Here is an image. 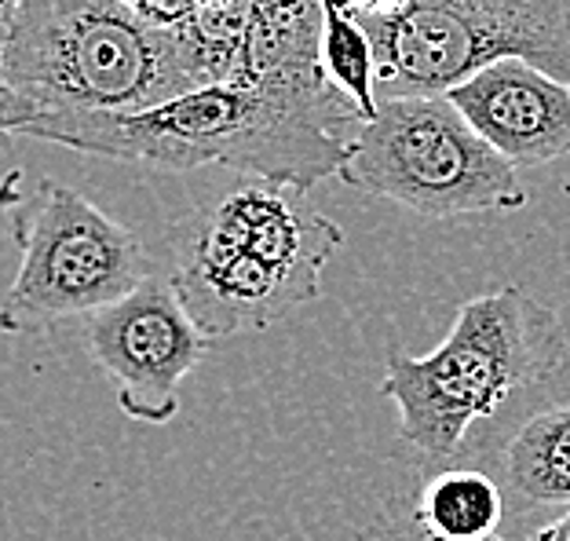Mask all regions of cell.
<instances>
[{"mask_svg": "<svg viewBox=\"0 0 570 541\" xmlns=\"http://www.w3.org/2000/svg\"><path fill=\"white\" fill-rule=\"evenodd\" d=\"M355 16L377 48V96L450 92L498 59L570 85V0H410L392 16Z\"/></svg>", "mask_w": 570, "mask_h": 541, "instance_id": "obj_5", "label": "cell"}, {"mask_svg": "<svg viewBox=\"0 0 570 541\" xmlns=\"http://www.w3.org/2000/svg\"><path fill=\"white\" fill-rule=\"evenodd\" d=\"M22 201H26V190H22V169H11L4 179H0V213L19 209Z\"/></svg>", "mask_w": 570, "mask_h": 541, "instance_id": "obj_16", "label": "cell"}, {"mask_svg": "<svg viewBox=\"0 0 570 541\" xmlns=\"http://www.w3.org/2000/svg\"><path fill=\"white\" fill-rule=\"evenodd\" d=\"M355 541H450V538H439V534L428 531V527L410 512L406 494H399V498L387 501V505L366 527H362ZM479 541H501V538L490 534V538H479Z\"/></svg>", "mask_w": 570, "mask_h": 541, "instance_id": "obj_13", "label": "cell"}, {"mask_svg": "<svg viewBox=\"0 0 570 541\" xmlns=\"http://www.w3.org/2000/svg\"><path fill=\"white\" fill-rule=\"evenodd\" d=\"M128 8H136L142 19H150L154 26H165V30H176V26H184L194 11L202 4L198 0H125Z\"/></svg>", "mask_w": 570, "mask_h": 541, "instance_id": "obj_15", "label": "cell"}, {"mask_svg": "<svg viewBox=\"0 0 570 541\" xmlns=\"http://www.w3.org/2000/svg\"><path fill=\"white\" fill-rule=\"evenodd\" d=\"M410 0H352V8L362 16H392V11L406 8Z\"/></svg>", "mask_w": 570, "mask_h": 541, "instance_id": "obj_17", "label": "cell"}, {"mask_svg": "<svg viewBox=\"0 0 570 541\" xmlns=\"http://www.w3.org/2000/svg\"><path fill=\"white\" fill-rule=\"evenodd\" d=\"M85 347L107 373L125 417L168 424L179 388L209 352V333L176 296L173 282L147 275L136 289L81 318Z\"/></svg>", "mask_w": 570, "mask_h": 541, "instance_id": "obj_7", "label": "cell"}, {"mask_svg": "<svg viewBox=\"0 0 570 541\" xmlns=\"http://www.w3.org/2000/svg\"><path fill=\"white\" fill-rule=\"evenodd\" d=\"M4 73L37 118L142 110L198 85L179 33L125 0H22Z\"/></svg>", "mask_w": 570, "mask_h": 541, "instance_id": "obj_3", "label": "cell"}, {"mask_svg": "<svg viewBox=\"0 0 570 541\" xmlns=\"http://www.w3.org/2000/svg\"><path fill=\"white\" fill-rule=\"evenodd\" d=\"M560 531H563V534L570 538V512H567V520H560Z\"/></svg>", "mask_w": 570, "mask_h": 541, "instance_id": "obj_19", "label": "cell"}, {"mask_svg": "<svg viewBox=\"0 0 570 541\" xmlns=\"http://www.w3.org/2000/svg\"><path fill=\"white\" fill-rule=\"evenodd\" d=\"M501 483L527 505H570V399L534 410L509 435Z\"/></svg>", "mask_w": 570, "mask_h": 541, "instance_id": "obj_11", "label": "cell"}, {"mask_svg": "<svg viewBox=\"0 0 570 541\" xmlns=\"http://www.w3.org/2000/svg\"><path fill=\"white\" fill-rule=\"evenodd\" d=\"M362 121L355 99L344 92L315 99L242 81H209L142 110L45 114L19 136L158 173L224 165L242 176L311 190L341 176L347 144Z\"/></svg>", "mask_w": 570, "mask_h": 541, "instance_id": "obj_1", "label": "cell"}, {"mask_svg": "<svg viewBox=\"0 0 570 541\" xmlns=\"http://www.w3.org/2000/svg\"><path fill=\"white\" fill-rule=\"evenodd\" d=\"M341 179L428 220L527 205L520 169L475 132L446 92L381 96L377 114L347 144Z\"/></svg>", "mask_w": 570, "mask_h": 541, "instance_id": "obj_4", "label": "cell"}, {"mask_svg": "<svg viewBox=\"0 0 570 541\" xmlns=\"http://www.w3.org/2000/svg\"><path fill=\"white\" fill-rule=\"evenodd\" d=\"M326 4V26H322V67L330 81L341 88L347 99H355L362 118H373L381 107L377 96V48H373L370 30L352 11V4Z\"/></svg>", "mask_w": 570, "mask_h": 541, "instance_id": "obj_12", "label": "cell"}, {"mask_svg": "<svg viewBox=\"0 0 570 541\" xmlns=\"http://www.w3.org/2000/svg\"><path fill=\"white\" fill-rule=\"evenodd\" d=\"M11 213V235L22 260L0 301L4 333L22 337L85 318L150 275L147 249L136 230L118 224L73 187L37 179L26 201Z\"/></svg>", "mask_w": 570, "mask_h": 541, "instance_id": "obj_6", "label": "cell"}, {"mask_svg": "<svg viewBox=\"0 0 570 541\" xmlns=\"http://www.w3.org/2000/svg\"><path fill=\"white\" fill-rule=\"evenodd\" d=\"M168 249H173L168 282L194 322L209 333V341L267 329L296 307L318 301L315 289L227 235L205 205L173 224Z\"/></svg>", "mask_w": 570, "mask_h": 541, "instance_id": "obj_8", "label": "cell"}, {"mask_svg": "<svg viewBox=\"0 0 570 541\" xmlns=\"http://www.w3.org/2000/svg\"><path fill=\"white\" fill-rule=\"evenodd\" d=\"M570 366V326L523 286L464 301L428 355L392 347L381 395L399 410V443L424 461L464 458L472 424Z\"/></svg>", "mask_w": 570, "mask_h": 541, "instance_id": "obj_2", "label": "cell"}, {"mask_svg": "<svg viewBox=\"0 0 570 541\" xmlns=\"http://www.w3.org/2000/svg\"><path fill=\"white\" fill-rule=\"evenodd\" d=\"M22 0H0V26H11V19H16Z\"/></svg>", "mask_w": 570, "mask_h": 541, "instance_id": "obj_18", "label": "cell"}, {"mask_svg": "<svg viewBox=\"0 0 570 541\" xmlns=\"http://www.w3.org/2000/svg\"><path fill=\"white\" fill-rule=\"evenodd\" d=\"M336 4H352V0H336Z\"/></svg>", "mask_w": 570, "mask_h": 541, "instance_id": "obj_20", "label": "cell"}, {"mask_svg": "<svg viewBox=\"0 0 570 541\" xmlns=\"http://www.w3.org/2000/svg\"><path fill=\"white\" fill-rule=\"evenodd\" d=\"M515 169L570 154V85L527 59H498L446 92Z\"/></svg>", "mask_w": 570, "mask_h": 541, "instance_id": "obj_9", "label": "cell"}, {"mask_svg": "<svg viewBox=\"0 0 570 541\" xmlns=\"http://www.w3.org/2000/svg\"><path fill=\"white\" fill-rule=\"evenodd\" d=\"M435 472L413 483L406 494L410 512L428 531L450 541H479L498 534L504 517L501 483L483 469H472L464 458L432 461Z\"/></svg>", "mask_w": 570, "mask_h": 541, "instance_id": "obj_10", "label": "cell"}, {"mask_svg": "<svg viewBox=\"0 0 570 541\" xmlns=\"http://www.w3.org/2000/svg\"><path fill=\"white\" fill-rule=\"evenodd\" d=\"M4 41H8V26H0V136H19L22 125L37 121V107L26 96L16 92V85L4 73Z\"/></svg>", "mask_w": 570, "mask_h": 541, "instance_id": "obj_14", "label": "cell"}]
</instances>
